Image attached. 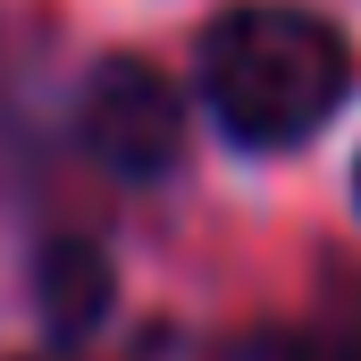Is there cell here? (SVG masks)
<instances>
[{"label":"cell","mask_w":361,"mask_h":361,"mask_svg":"<svg viewBox=\"0 0 361 361\" xmlns=\"http://www.w3.org/2000/svg\"><path fill=\"white\" fill-rule=\"evenodd\" d=\"M353 92V51L328 17L311 8H227L210 34H202V101L210 118L252 143V152H286V143H311L336 101Z\"/></svg>","instance_id":"1"},{"label":"cell","mask_w":361,"mask_h":361,"mask_svg":"<svg viewBox=\"0 0 361 361\" xmlns=\"http://www.w3.org/2000/svg\"><path fill=\"white\" fill-rule=\"evenodd\" d=\"M85 152L126 185L169 177L185 152V101L169 92V76L143 59H109L85 85Z\"/></svg>","instance_id":"2"},{"label":"cell","mask_w":361,"mask_h":361,"mask_svg":"<svg viewBox=\"0 0 361 361\" xmlns=\"http://www.w3.org/2000/svg\"><path fill=\"white\" fill-rule=\"evenodd\" d=\"M42 294H51V319L76 336L92 311H109V269L76 252V244H51V261H42Z\"/></svg>","instance_id":"3"},{"label":"cell","mask_w":361,"mask_h":361,"mask_svg":"<svg viewBox=\"0 0 361 361\" xmlns=\"http://www.w3.org/2000/svg\"><path fill=\"white\" fill-rule=\"evenodd\" d=\"M210 361H361V345L353 336H328V328H244Z\"/></svg>","instance_id":"4"},{"label":"cell","mask_w":361,"mask_h":361,"mask_svg":"<svg viewBox=\"0 0 361 361\" xmlns=\"http://www.w3.org/2000/svg\"><path fill=\"white\" fill-rule=\"evenodd\" d=\"M17 361H85V353H17Z\"/></svg>","instance_id":"5"}]
</instances>
